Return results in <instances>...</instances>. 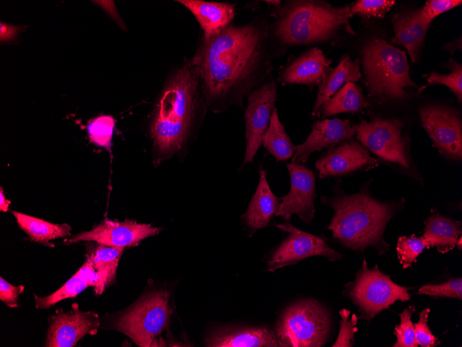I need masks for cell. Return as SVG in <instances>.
I'll return each mask as SVG.
<instances>
[{"mask_svg":"<svg viewBox=\"0 0 462 347\" xmlns=\"http://www.w3.org/2000/svg\"><path fill=\"white\" fill-rule=\"evenodd\" d=\"M24 290L23 285L14 286L0 278V300L10 308L18 306L17 298Z\"/></svg>","mask_w":462,"mask_h":347,"instance_id":"f35d334b","label":"cell"},{"mask_svg":"<svg viewBox=\"0 0 462 347\" xmlns=\"http://www.w3.org/2000/svg\"><path fill=\"white\" fill-rule=\"evenodd\" d=\"M341 320L340 328L336 341L333 347H351L353 345L354 334L358 329L355 327L358 317L353 314L350 320L348 319L351 312L346 309L340 311Z\"/></svg>","mask_w":462,"mask_h":347,"instance_id":"d590c367","label":"cell"},{"mask_svg":"<svg viewBox=\"0 0 462 347\" xmlns=\"http://www.w3.org/2000/svg\"><path fill=\"white\" fill-rule=\"evenodd\" d=\"M331 60L318 48H312L291 60L279 73L284 84L319 85L329 69Z\"/></svg>","mask_w":462,"mask_h":347,"instance_id":"ac0fdd59","label":"cell"},{"mask_svg":"<svg viewBox=\"0 0 462 347\" xmlns=\"http://www.w3.org/2000/svg\"><path fill=\"white\" fill-rule=\"evenodd\" d=\"M281 48L263 15L251 21L228 25L217 33L200 35L191 57L207 109L219 113L243 100L269 77Z\"/></svg>","mask_w":462,"mask_h":347,"instance_id":"6da1fadb","label":"cell"},{"mask_svg":"<svg viewBox=\"0 0 462 347\" xmlns=\"http://www.w3.org/2000/svg\"><path fill=\"white\" fill-rule=\"evenodd\" d=\"M115 121L111 116H101L89 121L87 131L91 142L111 151Z\"/></svg>","mask_w":462,"mask_h":347,"instance_id":"f546056e","label":"cell"},{"mask_svg":"<svg viewBox=\"0 0 462 347\" xmlns=\"http://www.w3.org/2000/svg\"><path fill=\"white\" fill-rule=\"evenodd\" d=\"M48 321L47 347H73L86 335H95L100 326L98 315L80 310L77 303L68 311L57 309Z\"/></svg>","mask_w":462,"mask_h":347,"instance_id":"5bb4252c","label":"cell"},{"mask_svg":"<svg viewBox=\"0 0 462 347\" xmlns=\"http://www.w3.org/2000/svg\"><path fill=\"white\" fill-rule=\"evenodd\" d=\"M185 7L198 23L204 37L212 36L228 25L234 19L235 4L203 0H177Z\"/></svg>","mask_w":462,"mask_h":347,"instance_id":"ffe728a7","label":"cell"},{"mask_svg":"<svg viewBox=\"0 0 462 347\" xmlns=\"http://www.w3.org/2000/svg\"><path fill=\"white\" fill-rule=\"evenodd\" d=\"M244 112L246 150L243 164L254 163L261 145V138L268 129L277 98V85L270 76L248 96Z\"/></svg>","mask_w":462,"mask_h":347,"instance_id":"8fae6325","label":"cell"},{"mask_svg":"<svg viewBox=\"0 0 462 347\" xmlns=\"http://www.w3.org/2000/svg\"><path fill=\"white\" fill-rule=\"evenodd\" d=\"M456 246L461 249V235L459 238Z\"/></svg>","mask_w":462,"mask_h":347,"instance_id":"7bdbcfd3","label":"cell"},{"mask_svg":"<svg viewBox=\"0 0 462 347\" xmlns=\"http://www.w3.org/2000/svg\"><path fill=\"white\" fill-rule=\"evenodd\" d=\"M10 202L7 200L3 192L2 188H0V210L6 212L8 210Z\"/></svg>","mask_w":462,"mask_h":347,"instance_id":"b9f144b4","label":"cell"},{"mask_svg":"<svg viewBox=\"0 0 462 347\" xmlns=\"http://www.w3.org/2000/svg\"><path fill=\"white\" fill-rule=\"evenodd\" d=\"M331 329L329 313L318 302L305 299L288 305L279 318L274 332L279 346L320 347Z\"/></svg>","mask_w":462,"mask_h":347,"instance_id":"8992f818","label":"cell"},{"mask_svg":"<svg viewBox=\"0 0 462 347\" xmlns=\"http://www.w3.org/2000/svg\"><path fill=\"white\" fill-rule=\"evenodd\" d=\"M416 312L414 305H409L399 314L400 322L396 326L394 334L396 341L394 347H417L415 338L414 323L411 321L412 316Z\"/></svg>","mask_w":462,"mask_h":347,"instance_id":"d6a6232c","label":"cell"},{"mask_svg":"<svg viewBox=\"0 0 462 347\" xmlns=\"http://www.w3.org/2000/svg\"><path fill=\"white\" fill-rule=\"evenodd\" d=\"M161 229L150 224L126 220L123 222L104 220L92 230L74 235L67 240L68 243L80 241H94L98 244L125 248L135 246L143 239L160 233Z\"/></svg>","mask_w":462,"mask_h":347,"instance_id":"2e32d148","label":"cell"},{"mask_svg":"<svg viewBox=\"0 0 462 347\" xmlns=\"http://www.w3.org/2000/svg\"><path fill=\"white\" fill-rule=\"evenodd\" d=\"M207 110L198 71L191 57H185L167 75L150 123L160 158H171L187 148Z\"/></svg>","mask_w":462,"mask_h":347,"instance_id":"7a4b0ae2","label":"cell"},{"mask_svg":"<svg viewBox=\"0 0 462 347\" xmlns=\"http://www.w3.org/2000/svg\"><path fill=\"white\" fill-rule=\"evenodd\" d=\"M422 125L440 152L447 157H462L461 119L454 109L429 105L420 109Z\"/></svg>","mask_w":462,"mask_h":347,"instance_id":"7c38bea8","label":"cell"},{"mask_svg":"<svg viewBox=\"0 0 462 347\" xmlns=\"http://www.w3.org/2000/svg\"><path fill=\"white\" fill-rule=\"evenodd\" d=\"M429 308L422 310L419 314V320L414 323L415 338L418 346L422 347H435L440 344V341L431 332L427 326Z\"/></svg>","mask_w":462,"mask_h":347,"instance_id":"8d00e7d4","label":"cell"},{"mask_svg":"<svg viewBox=\"0 0 462 347\" xmlns=\"http://www.w3.org/2000/svg\"><path fill=\"white\" fill-rule=\"evenodd\" d=\"M99 4L102 7V8L109 15V16L119 25V26L122 29H126V26L123 22L122 18L118 14L117 9L115 6L113 1H98Z\"/></svg>","mask_w":462,"mask_h":347,"instance_id":"ab89813d","label":"cell"},{"mask_svg":"<svg viewBox=\"0 0 462 347\" xmlns=\"http://www.w3.org/2000/svg\"><path fill=\"white\" fill-rule=\"evenodd\" d=\"M461 0H430L427 1L425 6L418 9L421 17L425 22L431 24L438 15L461 5Z\"/></svg>","mask_w":462,"mask_h":347,"instance_id":"74e56055","label":"cell"},{"mask_svg":"<svg viewBox=\"0 0 462 347\" xmlns=\"http://www.w3.org/2000/svg\"><path fill=\"white\" fill-rule=\"evenodd\" d=\"M351 6H333L326 1H288L277 10V19L271 24L272 37L279 46L329 41L344 28L354 33L349 24Z\"/></svg>","mask_w":462,"mask_h":347,"instance_id":"277c9868","label":"cell"},{"mask_svg":"<svg viewBox=\"0 0 462 347\" xmlns=\"http://www.w3.org/2000/svg\"><path fill=\"white\" fill-rule=\"evenodd\" d=\"M447 66L451 70L450 74L443 75L435 72L431 73L427 78V84L423 86L418 90V94L429 86L435 84H444L449 87L461 103L462 98V66L453 59L450 60Z\"/></svg>","mask_w":462,"mask_h":347,"instance_id":"4dcf8cb0","label":"cell"},{"mask_svg":"<svg viewBox=\"0 0 462 347\" xmlns=\"http://www.w3.org/2000/svg\"><path fill=\"white\" fill-rule=\"evenodd\" d=\"M358 125H351L347 119L336 118L316 121L305 141L296 146L291 162L304 163L312 153L351 139Z\"/></svg>","mask_w":462,"mask_h":347,"instance_id":"e0dca14e","label":"cell"},{"mask_svg":"<svg viewBox=\"0 0 462 347\" xmlns=\"http://www.w3.org/2000/svg\"><path fill=\"white\" fill-rule=\"evenodd\" d=\"M259 182L248 207L242 218L248 229L255 232L269 225L276 216L280 202L272 191L267 179L266 171L259 170Z\"/></svg>","mask_w":462,"mask_h":347,"instance_id":"44dd1931","label":"cell"},{"mask_svg":"<svg viewBox=\"0 0 462 347\" xmlns=\"http://www.w3.org/2000/svg\"><path fill=\"white\" fill-rule=\"evenodd\" d=\"M90 286L94 288L96 294H101L104 290L99 281L96 270L86 256L78 271L57 291L44 297L35 295V307L37 309L49 308L62 300L75 297Z\"/></svg>","mask_w":462,"mask_h":347,"instance_id":"7402d4cb","label":"cell"},{"mask_svg":"<svg viewBox=\"0 0 462 347\" xmlns=\"http://www.w3.org/2000/svg\"><path fill=\"white\" fill-rule=\"evenodd\" d=\"M12 213L19 227L33 241L47 244L53 239L70 235L71 227L67 224H53L17 211Z\"/></svg>","mask_w":462,"mask_h":347,"instance_id":"83f0119b","label":"cell"},{"mask_svg":"<svg viewBox=\"0 0 462 347\" xmlns=\"http://www.w3.org/2000/svg\"><path fill=\"white\" fill-rule=\"evenodd\" d=\"M286 167L290 179L289 192L280 197L276 216L285 221L293 215H297L306 224H311L315 216V177L313 171L303 163L291 162Z\"/></svg>","mask_w":462,"mask_h":347,"instance_id":"4fadbf2b","label":"cell"},{"mask_svg":"<svg viewBox=\"0 0 462 347\" xmlns=\"http://www.w3.org/2000/svg\"><path fill=\"white\" fill-rule=\"evenodd\" d=\"M124 249L98 244L86 253V256L91 260L104 290L114 280Z\"/></svg>","mask_w":462,"mask_h":347,"instance_id":"f1b7e54d","label":"cell"},{"mask_svg":"<svg viewBox=\"0 0 462 347\" xmlns=\"http://www.w3.org/2000/svg\"><path fill=\"white\" fill-rule=\"evenodd\" d=\"M169 299L166 291L147 293L116 319L114 328L139 346H152L155 337L169 323Z\"/></svg>","mask_w":462,"mask_h":347,"instance_id":"ba28073f","label":"cell"},{"mask_svg":"<svg viewBox=\"0 0 462 347\" xmlns=\"http://www.w3.org/2000/svg\"><path fill=\"white\" fill-rule=\"evenodd\" d=\"M345 287L344 295L358 307V319L368 321L396 301L410 299L408 287L394 283L389 275L378 269V265L370 269L364 259L354 281Z\"/></svg>","mask_w":462,"mask_h":347,"instance_id":"52a82bcc","label":"cell"},{"mask_svg":"<svg viewBox=\"0 0 462 347\" xmlns=\"http://www.w3.org/2000/svg\"><path fill=\"white\" fill-rule=\"evenodd\" d=\"M19 26H14L6 23H0V41L7 42L13 39L20 31Z\"/></svg>","mask_w":462,"mask_h":347,"instance_id":"60d3db41","label":"cell"},{"mask_svg":"<svg viewBox=\"0 0 462 347\" xmlns=\"http://www.w3.org/2000/svg\"><path fill=\"white\" fill-rule=\"evenodd\" d=\"M360 60L353 61L344 55L336 67L329 69L319 84L317 98L312 110L315 116L321 105L346 83L358 81L361 77Z\"/></svg>","mask_w":462,"mask_h":347,"instance_id":"d4e9b609","label":"cell"},{"mask_svg":"<svg viewBox=\"0 0 462 347\" xmlns=\"http://www.w3.org/2000/svg\"><path fill=\"white\" fill-rule=\"evenodd\" d=\"M276 226L288 233V236L271 252L265 271L275 272L285 266L315 256L339 260L342 255L331 247L324 237L311 234L295 227L289 222L278 223Z\"/></svg>","mask_w":462,"mask_h":347,"instance_id":"9c48e42d","label":"cell"},{"mask_svg":"<svg viewBox=\"0 0 462 347\" xmlns=\"http://www.w3.org/2000/svg\"><path fill=\"white\" fill-rule=\"evenodd\" d=\"M368 105L360 87L354 82H349L327 99L316 115L324 118L340 113L359 112Z\"/></svg>","mask_w":462,"mask_h":347,"instance_id":"484cf974","label":"cell"},{"mask_svg":"<svg viewBox=\"0 0 462 347\" xmlns=\"http://www.w3.org/2000/svg\"><path fill=\"white\" fill-rule=\"evenodd\" d=\"M206 346L213 347H277L274 330L265 326L221 328L211 332Z\"/></svg>","mask_w":462,"mask_h":347,"instance_id":"d6986e66","label":"cell"},{"mask_svg":"<svg viewBox=\"0 0 462 347\" xmlns=\"http://www.w3.org/2000/svg\"><path fill=\"white\" fill-rule=\"evenodd\" d=\"M334 215L327 226L332 236L345 247L363 251L369 246L379 254L387 252L389 244L383 238L385 226L402 206V202H381L371 197L364 188L358 193L346 195L342 190L332 197H321Z\"/></svg>","mask_w":462,"mask_h":347,"instance_id":"3957f363","label":"cell"},{"mask_svg":"<svg viewBox=\"0 0 462 347\" xmlns=\"http://www.w3.org/2000/svg\"><path fill=\"white\" fill-rule=\"evenodd\" d=\"M419 294H425L433 297H447L461 299L462 279H450L437 285H425L418 291Z\"/></svg>","mask_w":462,"mask_h":347,"instance_id":"e575fe53","label":"cell"},{"mask_svg":"<svg viewBox=\"0 0 462 347\" xmlns=\"http://www.w3.org/2000/svg\"><path fill=\"white\" fill-rule=\"evenodd\" d=\"M395 4V1L359 0L351 6V17L359 15L363 17L382 18Z\"/></svg>","mask_w":462,"mask_h":347,"instance_id":"836d02e7","label":"cell"},{"mask_svg":"<svg viewBox=\"0 0 462 347\" xmlns=\"http://www.w3.org/2000/svg\"><path fill=\"white\" fill-rule=\"evenodd\" d=\"M461 235V222L441 215L436 209H432L431 215L425 221L422 238L426 248L436 247L438 252L447 253L456 247Z\"/></svg>","mask_w":462,"mask_h":347,"instance_id":"cb8c5ba5","label":"cell"},{"mask_svg":"<svg viewBox=\"0 0 462 347\" xmlns=\"http://www.w3.org/2000/svg\"><path fill=\"white\" fill-rule=\"evenodd\" d=\"M365 82L371 94L391 99L406 97L411 80L405 53L382 39H373L361 50Z\"/></svg>","mask_w":462,"mask_h":347,"instance_id":"5b68a950","label":"cell"},{"mask_svg":"<svg viewBox=\"0 0 462 347\" xmlns=\"http://www.w3.org/2000/svg\"><path fill=\"white\" fill-rule=\"evenodd\" d=\"M391 21L396 40L407 48L412 62H416L430 24L423 20L418 10L399 12L392 17Z\"/></svg>","mask_w":462,"mask_h":347,"instance_id":"603a6c76","label":"cell"},{"mask_svg":"<svg viewBox=\"0 0 462 347\" xmlns=\"http://www.w3.org/2000/svg\"><path fill=\"white\" fill-rule=\"evenodd\" d=\"M426 248L425 242L421 237L401 236L396 245L397 256L404 269L412 267L416 262L417 257Z\"/></svg>","mask_w":462,"mask_h":347,"instance_id":"1f68e13d","label":"cell"},{"mask_svg":"<svg viewBox=\"0 0 462 347\" xmlns=\"http://www.w3.org/2000/svg\"><path fill=\"white\" fill-rule=\"evenodd\" d=\"M403 124L398 119H361L356 130L357 139L378 157L411 169V162L401 134Z\"/></svg>","mask_w":462,"mask_h":347,"instance_id":"30bf717a","label":"cell"},{"mask_svg":"<svg viewBox=\"0 0 462 347\" xmlns=\"http://www.w3.org/2000/svg\"><path fill=\"white\" fill-rule=\"evenodd\" d=\"M261 145L277 162L290 159L295 152L296 146L281 123L277 108L273 110L269 126L261 138Z\"/></svg>","mask_w":462,"mask_h":347,"instance_id":"4316f807","label":"cell"},{"mask_svg":"<svg viewBox=\"0 0 462 347\" xmlns=\"http://www.w3.org/2000/svg\"><path fill=\"white\" fill-rule=\"evenodd\" d=\"M367 149L358 142L349 139L331 148L315 163L321 179L348 175L367 170L379 165Z\"/></svg>","mask_w":462,"mask_h":347,"instance_id":"9a60e30c","label":"cell"}]
</instances>
